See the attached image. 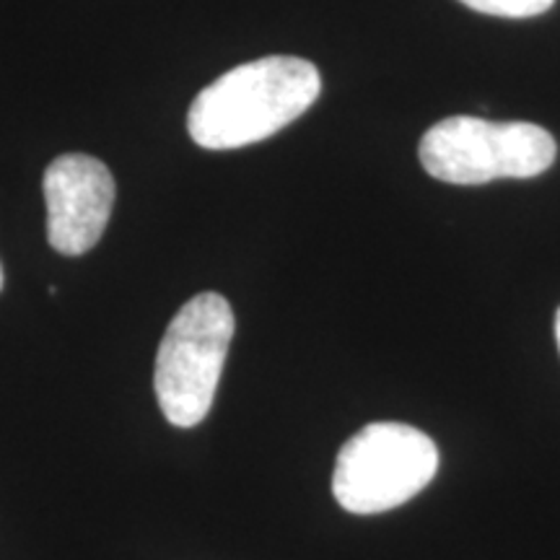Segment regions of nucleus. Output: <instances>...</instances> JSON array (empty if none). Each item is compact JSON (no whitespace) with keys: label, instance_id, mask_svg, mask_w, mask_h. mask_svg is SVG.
<instances>
[{"label":"nucleus","instance_id":"obj_3","mask_svg":"<svg viewBox=\"0 0 560 560\" xmlns=\"http://www.w3.org/2000/svg\"><path fill=\"white\" fill-rule=\"evenodd\" d=\"M556 153V138L540 125L490 122L467 115L433 125L418 149L423 170L450 185L540 177Z\"/></svg>","mask_w":560,"mask_h":560},{"label":"nucleus","instance_id":"obj_2","mask_svg":"<svg viewBox=\"0 0 560 560\" xmlns=\"http://www.w3.org/2000/svg\"><path fill=\"white\" fill-rule=\"evenodd\" d=\"M234 327L231 304L213 291L192 296L166 327L153 387L161 412L177 429L202 423L213 408Z\"/></svg>","mask_w":560,"mask_h":560},{"label":"nucleus","instance_id":"obj_6","mask_svg":"<svg viewBox=\"0 0 560 560\" xmlns=\"http://www.w3.org/2000/svg\"><path fill=\"white\" fill-rule=\"evenodd\" d=\"M467 9L503 19H529L550 11L556 0H459Z\"/></svg>","mask_w":560,"mask_h":560},{"label":"nucleus","instance_id":"obj_7","mask_svg":"<svg viewBox=\"0 0 560 560\" xmlns=\"http://www.w3.org/2000/svg\"><path fill=\"white\" fill-rule=\"evenodd\" d=\"M556 338H558V348H560V310L556 314Z\"/></svg>","mask_w":560,"mask_h":560},{"label":"nucleus","instance_id":"obj_4","mask_svg":"<svg viewBox=\"0 0 560 560\" xmlns=\"http://www.w3.org/2000/svg\"><path fill=\"white\" fill-rule=\"evenodd\" d=\"M439 472V450L431 436L408 423H369L338 454L332 493L350 514L392 511L423 490Z\"/></svg>","mask_w":560,"mask_h":560},{"label":"nucleus","instance_id":"obj_5","mask_svg":"<svg viewBox=\"0 0 560 560\" xmlns=\"http://www.w3.org/2000/svg\"><path fill=\"white\" fill-rule=\"evenodd\" d=\"M47 202V242L66 257L96 247L115 208L117 185L107 164L89 153H62L42 182Z\"/></svg>","mask_w":560,"mask_h":560},{"label":"nucleus","instance_id":"obj_1","mask_svg":"<svg viewBox=\"0 0 560 560\" xmlns=\"http://www.w3.org/2000/svg\"><path fill=\"white\" fill-rule=\"evenodd\" d=\"M319 91V70L304 58L272 55L244 62L195 96L187 130L208 151L260 143L299 120Z\"/></svg>","mask_w":560,"mask_h":560},{"label":"nucleus","instance_id":"obj_8","mask_svg":"<svg viewBox=\"0 0 560 560\" xmlns=\"http://www.w3.org/2000/svg\"><path fill=\"white\" fill-rule=\"evenodd\" d=\"M0 291H3V268H0Z\"/></svg>","mask_w":560,"mask_h":560}]
</instances>
